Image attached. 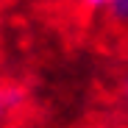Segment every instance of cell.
<instances>
[{"instance_id": "6da1fadb", "label": "cell", "mask_w": 128, "mask_h": 128, "mask_svg": "<svg viewBox=\"0 0 128 128\" xmlns=\"http://www.w3.org/2000/svg\"><path fill=\"white\" fill-rule=\"evenodd\" d=\"M106 8H109V22L120 31H128V0H112Z\"/></svg>"}, {"instance_id": "7a4b0ae2", "label": "cell", "mask_w": 128, "mask_h": 128, "mask_svg": "<svg viewBox=\"0 0 128 128\" xmlns=\"http://www.w3.org/2000/svg\"><path fill=\"white\" fill-rule=\"evenodd\" d=\"M112 0H81L84 8H100V6H109Z\"/></svg>"}, {"instance_id": "3957f363", "label": "cell", "mask_w": 128, "mask_h": 128, "mask_svg": "<svg viewBox=\"0 0 128 128\" xmlns=\"http://www.w3.org/2000/svg\"><path fill=\"white\" fill-rule=\"evenodd\" d=\"M6 109H8V106H6V92H3V86H0V117H3Z\"/></svg>"}]
</instances>
